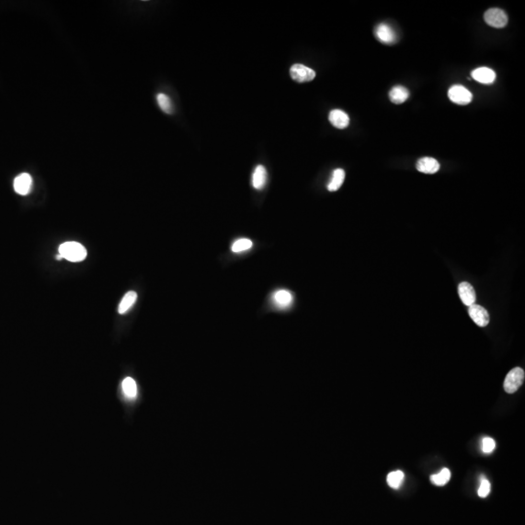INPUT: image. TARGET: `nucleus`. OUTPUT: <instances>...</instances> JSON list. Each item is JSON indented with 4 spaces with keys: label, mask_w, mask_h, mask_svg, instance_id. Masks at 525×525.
Returning a JSON list of instances; mask_svg holds the SVG:
<instances>
[{
    "label": "nucleus",
    "mask_w": 525,
    "mask_h": 525,
    "mask_svg": "<svg viewBox=\"0 0 525 525\" xmlns=\"http://www.w3.org/2000/svg\"><path fill=\"white\" fill-rule=\"evenodd\" d=\"M56 259H57V261H60V260H62L63 258L61 257V255H60V254H57V256H56Z\"/></svg>",
    "instance_id": "nucleus-25"
},
{
    "label": "nucleus",
    "mask_w": 525,
    "mask_h": 525,
    "mask_svg": "<svg viewBox=\"0 0 525 525\" xmlns=\"http://www.w3.org/2000/svg\"><path fill=\"white\" fill-rule=\"evenodd\" d=\"M344 178H345V172H344V171L342 170V169L336 170L335 172H333L331 180H330V182L328 184V190L330 192L338 191L342 187L343 181H344Z\"/></svg>",
    "instance_id": "nucleus-17"
},
{
    "label": "nucleus",
    "mask_w": 525,
    "mask_h": 525,
    "mask_svg": "<svg viewBox=\"0 0 525 525\" xmlns=\"http://www.w3.org/2000/svg\"><path fill=\"white\" fill-rule=\"evenodd\" d=\"M291 78L298 83L310 82L315 78V71L304 64H294L290 69Z\"/></svg>",
    "instance_id": "nucleus-6"
},
{
    "label": "nucleus",
    "mask_w": 525,
    "mask_h": 525,
    "mask_svg": "<svg viewBox=\"0 0 525 525\" xmlns=\"http://www.w3.org/2000/svg\"><path fill=\"white\" fill-rule=\"evenodd\" d=\"M410 92L402 86H396L391 89L389 92V99L390 101L395 104H402L405 103L409 99Z\"/></svg>",
    "instance_id": "nucleus-14"
},
{
    "label": "nucleus",
    "mask_w": 525,
    "mask_h": 525,
    "mask_svg": "<svg viewBox=\"0 0 525 525\" xmlns=\"http://www.w3.org/2000/svg\"><path fill=\"white\" fill-rule=\"evenodd\" d=\"M58 254L69 262H78L86 259L87 250L79 242L69 241L58 247Z\"/></svg>",
    "instance_id": "nucleus-2"
},
{
    "label": "nucleus",
    "mask_w": 525,
    "mask_h": 525,
    "mask_svg": "<svg viewBox=\"0 0 525 525\" xmlns=\"http://www.w3.org/2000/svg\"><path fill=\"white\" fill-rule=\"evenodd\" d=\"M448 97L452 103L458 105H467L472 102L473 94L465 87L454 85L448 91Z\"/></svg>",
    "instance_id": "nucleus-5"
},
{
    "label": "nucleus",
    "mask_w": 525,
    "mask_h": 525,
    "mask_svg": "<svg viewBox=\"0 0 525 525\" xmlns=\"http://www.w3.org/2000/svg\"><path fill=\"white\" fill-rule=\"evenodd\" d=\"M252 245H253V243H252L251 240H248V239H241V240H237L233 244L232 251L235 252V253H240V252L250 249Z\"/></svg>",
    "instance_id": "nucleus-22"
},
{
    "label": "nucleus",
    "mask_w": 525,
    "mask_h": 525,
    "mask_svg": "<svg viewBox=\"0 0 525 525\" xmlns=\"http://www.w3.org/2000/svg\"><path fill=\"white\" fill-rule=\"evenodd\" d=\"M416 169L418 172L426 174H434L440 170V163L433 158H422L416 162Z\"/></svg>",
    "instance_id": "nucleus-13"
},
{
    "label": "nucleus",
    "mask_w": 525,
    "mask_h": 525,
    "mask_svg": "<svg viewBox=\"0 0 525 525\" xmlns=\"http://www.w3.org/2000/svg\"><path fill=\"white\" fill-rule=\"evenodd\" d=\"M468 311L470 317L478 326L485 327L489 323V314L485 308L474 304L469 307Z\"/></svg>",
    "instance_id": "nucleus-8"
},
{
    "label": "nucleus",
    "mask_w": 525,
    "mask_h": 525,
    "mask_svg": "<svg viewBox=\"0 0 525 525\" xmlns=\"http://www.w3.org/2000/svg\"><path fill=\"white\" fill-rule=\"evenodd\" d=\"M404 479H405V475L402 471L391 472L387 476V483L390 487H392L394 489H398L401 486V484L403 483Z\"/></svg>",
    "instance_id": "nucleus-20"
},
{
    "label": "nucleus",
    "mask_w": 525,
    "mask_h": 525,
    "mask_svg": "<svg viewBox=\"0 0 525 525\" xmlns=\"http://www.w3.org/2000/svg\"><path fill=\"white\" fill-rule=\"evenodd\" d=\"M458 294H459V297L461 299L462 303L465 306L471 307L472 305L475 304L476 299H477L476 292H475V289L473 288V286L468 282H461L458 285Z\"/></svg>",
    "instance_id": "nucleus-10"
},
{
    "label": "nucleus",
    "mask_w": 525,
    "mask_h": 525,
    "mask_svg": "<svg viewBox=\"0 0 525 525\" xmlns=\"http://www.w3.org/2000/svg\"><path fill=\"white\" fill-rule=\"evenodd\" d=\"M524 377V371L521 368H514L511 370L504 380V390L509 394L516 392L522 385Z\"/></svg>",
    "instance_id": "nucleus-3"
},
{
    "label": "nucleus",
    "mask_w": 525,
    "mask_h": 525,
    "mask_svg": "<svg viewBox=\"0 0 525 525\" xmlns=\"http://www.w3.org/2000/svg\"><path fill=\"white\" fill-rule=\"evenodd\" d=\"M375 36L383 44L391 45L397 41V35L394 29L386 23H379L375 28Z\"/></svg>",
    "instance_id": "nucleus-7"
},
{
    "label": "nucleus",
    "mask_w": 525,
    "mask_h": 525,
    "mask_svg": "<svg viewBox=\"0 0 525 525\" xmlns=\"http://www.w3.org/2000/svg\"><path fill=\"white\" fill-rule=\"evenodd\" d=\"M329 121L333 126L340 129H343L349 125L348 115L340 109L332 110L329 115Z\"/></svg>",
    "instance_id": "nucleus-12"
},
{
    "label": "nucleus",
    "mask_w": 525,
    "mask_h": 525,
    "mask_svg": "<svg viewBox=\"0 0 525 525\" xmlns=\"http://www.w3.org/2000/svg\"><path fill=\"white\" fill-rule=\"evenodd\" d=\"M484 21L492 27L502 28L508 23V16L501 9L491 8L484 13Z\"/></svg>",
    "instance_id": "nucleus-4"
},
{
    "label": "nucleus",
    "mask_w": 525,
    "mask_h": 525,
    "mask_svg": "<svg viewBox=\"0 0 525 525\" xmlns=\"http://www.w3.org/2000/svg\"><path fill=\"white\" fill-rule=\"evenodd\" d=\"M157 102H158V104H159L160 109H161L165 113H167V114H172V110H173V108H172V101H171V99H170L167 94H165V93H159V94L157 95Z\"/></svg>",
    "instance_id": "nucleus-21"
},
{
    "label": "nucleus",
    "mask_w": 525,
    "mask_h": 525,
    "mask_svg": "<svg viewBox=\"0 0 525 525\" xmlns=\"http://www.w3.org/2000/svg\"><path fill=\"white\" fill-rule=\"evenodd\" d=\"M137 300V294L134 291H129L127 292L126 295L124 296V298L122 299L120 305H119V308H118V312L120 314H124L126 313V311L132 308Z\"/></svg>",
    "instance_id": "nucleus-18"
},
{
    "label": "nucleus",
    "mask_w": 525,
    "mask_h": 525,
    "mask_svg": "<svg viewBox=\"0 0 525 525\" xmlns=\"http://www.w3.org/2000/svg\"><path fill=\"white\" fill-rule=\"evenodd\" d=\"M117 399L124 411L125 418L132 420L141 404V393L136 378L126 376L120 380L117 388Z\"/></svg>",
    "instance_id": "nucleus-1"
},
{
    "label": "nucleus",
    "mask_w": 525,
    "mask_h": 525,
    "mask_svg": "<svg viewBox=\"0 0 525 525\" xmlns=\"http://www.w3.org/2000/svg\"><path fill=\"white\" fill-rule=\"evenodd\" d=\"M495 448V442L491 438H484L482 440V451L484 453H490Z\"/></svg>",
    "instance_id": "nucleus-24"
},
{
    "label": "nucleus",
    "mask_w": 525,
    "mask_h": 525,
    "mask_svg": "<svg viewBox=\"0 0 525 525\" xmlns=\"http://www.w3.org/2000/svg\"><path fill=\"white\" fill-rule=\"evenodd\" d=\"M32 188V178L28 173H22L14 180V190L17 194L26 195Z\"/></svg>",
    "instance_id": "nucleus-9"
},
{
    "label": "nucleus",
    "mask_w": 525,
    "mask_h": 525,
    "mask_svg": "<svg viewBox=\"0 0 525 525\" xmlns=\"http://www.w3.org/2000/svg\"><path fill=\"white\" fill-rule=\"evenodd\" d=\"M274 302L278 308H288L293 303V295L287 290H278L274 295Z\"/></svg>",
    "instance_id": "nucleus-16"
},
{
    "label": "nucleus",
    "mask_w": 525,
    "mask_h": 525,
    "mask_svg": "<svg viewBox=\"0 0 525 525\" xmlns=\"http://www.w3.org/2000/svg\"><path fill=\"white\" fill-rule=\"evenodd\" d=\"M267 177H268V173L267 171L265 169V167L262 166H258L254 173H253V176H252V185L255 189L257 190H261L267 182Z\"/></svg>",
    "instance_id": "nucleus-15"
},
{
    "label": "nucleus",
    "mask_w": 525,
    "mask_h": 525,
    "mask_svg": "<svg viewBox=\"0 0 525 525\" xmlns=\"http://www.w3.org/2000/svg\"><path fill=\"white\" fill-rule=\"evenodd\" d=\"M490 482L488 480L483 479V480L480 481V487H479V491H478L479 496L481 497V498H485L489 494V492H490Z\"/></svg>",
    "instance_id": "nucleus-23"
},
{
    "label": "nucleus",
    "mask_w": 525,
    "mask_h": 525,
    "mask_svg": "<svg viewBox=\"0 0 525 525\" xmlns=\"http://www.w3.org/2000/svg\"><path fill=\"white\" fill-rule=\"evenodd\" d=\"M450 477H451L450 471L448 469L444 468L439 474L431 476L430 480H431V482L435 484V485L442 486V485H445L449 481Z\"/></svg>",
    "instance_id": "nucleus-19"
},
{
    "label": "nucleus",
    "mask_w": 525,
    "mask_h": 525,
    "mask_svg": "<svg viewBox=\"0 0 525 525\" xmlns=\"http://www.w3.org/2000/svg\"><path fill=\"white\" fill-rule=\"evenodd\" d=\"M472 77L479 83L489 85L495 81L496 74L492 69L488 68H480L475 69L472 72Z\"/></svg>",
    "instance_id": "nucleus-11"
}]
</instances>
